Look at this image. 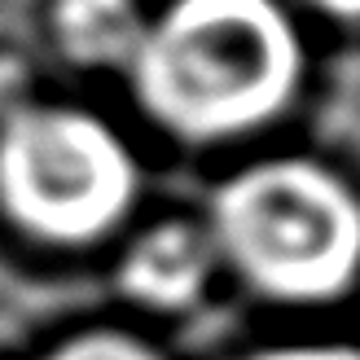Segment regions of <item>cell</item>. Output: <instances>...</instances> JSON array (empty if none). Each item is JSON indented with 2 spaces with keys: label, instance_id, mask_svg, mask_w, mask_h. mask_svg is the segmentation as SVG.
Instances as JSON below:
<instances>
[{
  "label": "cell",
  "instance_id": "277c9868",
  "mask_svg": "<svg viewBox=\"0 0 360 360\" xmlns=\"http://www.w3.org/2000/svg\"><path fill=\"white\" fill-rule=\"evenodd\" d=\"M211 268H215L211 233L185 220H167L146 229L128 246V255L119 264V281L128 299L146 303L154 312H176L202 295Z\"/></svg>",
  "mask_w": 360,
  "mask_h": 360
},
{
  "label": "cell",
  "instance_id": "8992f818",
  "mask_svg": "<svg viewBox=\"0 0 360 360\" xmlns=\"http://www.w3.org/2000/svg\"><path fill=\"white\" fill-rule=\"evenodd\" d=\"M44 360H163V356L146 343H136V338H128V334L97 330V334H79V338H70V343L53 347Z\"/></svg>",
  "mask_w": 360,
  "mask_h": 360
},
{
  "label": "cell",
  "instance_id": "3957f363",
  "mask_svg": "<svg viewBox=\"0 0 360 360\" xmlns=\"http://www.w3.org/2000/svg\"><path fill=\"white\" fill-rule=\"evenodd\" d=\"M136 185L132 150L88 110L31 105L0 128V211L40 242L105 238L136 202Z\"/></svg>",
  "mask_w": 360,
  "mask_h": 360
},
{
  "label": "cell",
  "instance_id": "6da1fadb",
  "mask_svg": "<svg viewBox=\"0 0 360 360\" xmlns=\"http://www.w3.org/2000/svg\"><path fill=\"white\" fill-rule=\"evenodd\" d=\"M141 105L185 141L268 123L303 79V40L277 0H176L132 49Z\"/></svg>",
  "mask_w": 360,
  "mask_h": 360
},
{
  "label": "cell",
  "instance_id": "52a82bcc",
  "mask_svg": "<svg viewBox=\"0 0 360 360\" xmlns=\"http://www.w3.org/2000/svg\"><path fill=\"white\" fill-rule=\"evenodd\" d=\"M246 360H360L356 347H338V343H299V347H273V352H255Z\"/></svg>",
  "mask_w": 360,
  "mask_h": 360
},
{
  "label": "cell",
  "instance_id": "ba28073f",
  "mask_svg": "<svg viewBox=\"0 0 360 360\" xmlns=\"http://www.w3.org/2000/svg\"><path fill=\"white\" fill-rule=\"evenodd\" d=\"M316 9H326L330 18H360V0H312Z\"/></svg>",
  "mask_w": 360,
  "mask_h": 360
},
{
  "label": "cell",
  "instance_id": "5b68a950",
  "mask_svg": "<svg viewBox=\"0 0 360 360\" xmlns=\"http://www.w3.org/2000/svg\"><path fill=\"white\" fill-rule=\"evenodd\" d=\"M58 40L79 62H119L132 58L146 22L136 18V0H58Z\"/></svg>",
  "mask_w": 360,
  "mask_h": 360
},
{
  "label": "cell",
  "instance_id": "7a4b0ae2",
  "mask_svg": "<svg viewBox=\"0 0 360 360\" xmlns=\"http://www.w3.org/2000/svg\"><path fill=\"white\" fill-rule=\"evenodd\" d=\"M211 246L268 299L326 303L360 277V198L303 158L255 163L215 193Z\"/></svg>",
  "mask_w": 360,
  "mask_h": 360
}]
</instances>
